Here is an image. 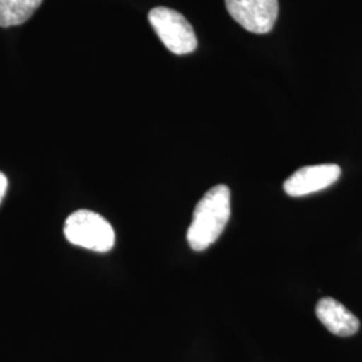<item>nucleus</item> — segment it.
I'll return each instance as SVG.
<instances>
[{
    "label": "nucleus",
    "instance_id": "7",
    "mask_svg": "<svg viewBox=\"0 0 362 362\" xmlns=\"http://www.w3.org/2000/svg\"><path fill=\"white\" fill-rule=\"evenodd\" d=\"M43 0H0V27L23 25Z\"/></svg>",
    "mask_w": 362,
    "mask_h": 362
},
{
    "label": "nucleus",
    "instance_id": "1",
    "mask_svg": "<svg viewBox=\"0 0 362 362\" xmlns=\"http://www.w3.org/2000/svg\"><path fill=\"white\" fill-rule=\"evenodd\" d=\"M231 216V191L219 184L211 188L196 204L187 240L194 251L212 246L224 231Z\"/></svg>",
    "mask_w": 362,
    "mask_h": 362
},
{
    "label": "nucleus",
    "instance_id": "3",
    "mask_svg": "<svg viewBox=\"0 0 362 362\" xmlns=\"http://www.w3.org/2000/svg\"><path fill=\"white\" fill-rule=\"evenodd\" d=\"M148 19L169 52L185 55L196 50L197 38L194 27L180 13L168 7H156L151 10Z\"/></svg>",
    "mask_w": 362,
    "mask_h": 362
},
{
    "label": "nucleus",
    "instance_id": "2",
    "mask_svg": "<svg viewBox=\"0 0 362 362\" xmlns=\"http://www.w3.org/2000/svg\"><path fill=\"white\" fill-rule=\"evenodd\" d=\"M64 233L71 245L95 252H107L116 243L112 224L101 215L88 209L71 214L66 219Z\"/></svg>",
    "mask_w": 362,
    "mask_h": 362
},
{
    "label": "nucleus",
    "instance_id": "6",
    "mask_svg": "<svg viewBox=\"0 0 362 362\" xmlns=\"http://www.w3.org/2000/svg\"><path fill=\"white\" fill-rule=\"evenodd\" d=\"M315 314L334 336H353L360 329L358 318L334 298H322L317 303Z\"/></svg>",
    "mask_w": 362,
    "mask_h": 362
},
{
    "label": "nucleus",
    "instance_id": "5",
    "mask_svg": "<svg viewBox=\"0 0 362 362\" xmlns=\"http://www.w3.org/2000/svg\"><path fill=\"white\" fill-rule=\"evenodd\" d=\"M341 176V168L337 164L310 165L296 170L284 184L286 194L293 197L324 191L333 185Z\"/></svg>",
    "mask_w": 362,
    "mask_h": 362
},
{
    "label": "nucleus",
    "instance_id": "8",
    "mask_svg": "<svg viewBox=\"0 0 362 362\" xmlns=\"http://www.w3.org/2000/svg\"><path fill=\"white\" fill-rule=\"evenodd\" d=\"M7 187H8V180L4 176V173L0 172V203H1L3 197H4V194L7 192Z\"/></svg>",
    "mask_w": 362,
    "mask_h": 362
},
{
    "label": "nucleus",
    "instance_id": "4",
    "mask_svg": "<svg viewBox=\"0 0 362 362\" xmlns=\"http://www.w3.org/2000/svg\"><path fill=\"white\" fill-rule=\"evenodd\" d=\"M227 11L240 26L254 34H267L279 15L278 0H226Z\"/></svg>",
    "mask_w": 362,
    "mask_h": 362
}]
</instances>
